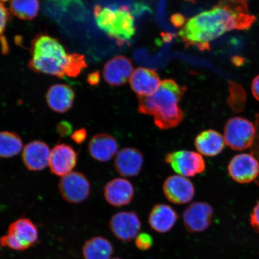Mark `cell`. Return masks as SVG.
I'll return each instance as SVG.
<instances>
[{
  "instance_id": "obj_36",
  "label": "cell",
  "mask_w": 259,
  "mask_h": 259,
  "mask_svg": "<svg viewBox=\"0 0 259 259\" xmlns=\"http://www.w3.org/2000/svg\"><path fill=\"white\" fill-rule=\"evenodd\" d=\"M186 1H190V2H193L195 1V0H186Z\"/></svg>"
},
{
  "instance_id": "obj_32",
  "label": "cell",
  "mask_w": 259,
  "mask_h": 259,
  "mask_svg": "<svg viewBox=\"0 0 259 259\" xmlns=\"http://www.w3.org/2000/svg\"><path fill=\"white\" fill-rule=\"evenodd\" d=\"M170 21L175 27L179 28L182 27L184 23H185L186 18L182 14H176L171 15Z\"/></svg>"
},
{
  "instance_id": "obj_23",
  "label": "cell",
  "mask_w": 259,
  "mask_h": 259,
  "mask_svg": "<svg viewBox=\"0 0 259 259\" xmlns=\"http://www.w3.org/2000/svg\"><path fill=\"white\" fill-rule=\"evenodd\" d=\"M113 253L112 243L102 236L90 239L82 247L84 259H110Z\"/></svg>"
},
{
  "instance_id": "obj_14",
  "label": "cell",
  "mask_w": 259,
  "mask_h": 259,
  "mask_svg": "<svg viewBox=\"0 0 259 259\" xmlns=\"http://www.w3.org/2000/svg\"><path fill=\"white\" fill-rule=\"evenodd\" d=\"M104 196L106 202L113 206L127 205L134 198V187L125 178H115L106 184Z\"/></svg>"
},
{
  "instance_id": "obj_8",
  "label": "cell",
  "mask_w": 259,
  "mask_h": 259,
  "mask_svg": "<svg viewBox=\"0 0 259 259\" xmlns=\"http://www.w3.org/2000/svg\"><path fill=\"white\" fill-rule=\"evenodd\" d=\"M90 183L85 175L79 171H72L61 178L58 189L66 202L77 204L89 198Z\"/></svg>"
},
{
  "instance_id": "obj_17",
  "label": "cell",
  "mask_w": 259,
  "mask_h": 259,
  "mask_svg": "<svg viewBox=\"0 0 259 259\" xmlns=\"http://www.w3.org/2000/svg\"><path fill=\"white\" fill-rule=\"evenodd\" d=\"M133 72L131 61L124 56L113 58L105 65L103 77L110 85L118 87L127 83Z\"/></svg>"
},
{
  "instance_id": "obj_34",
  "label": "cell",
  "mask_w": 259,
  "mask_h": 259,
  "mask_svg": "<svg viewBox=\"0 0 259 259\" xmlns=\"http://www.w3.org/2000/svg\"><path fill=\"white\" fill-rule=\"evenodd\" d=\"M89 82L92 85H95L98 84L100 81V74L98 72L90 74L89 76Z\"/></svg>"
},
{
  "instance_id": "obj_19",
  "label": "cell",
  "mask_w": 259,
  "mask_h": 259,
  "mask_svg": "<svg viewBox=\"0 0 259 259\" xmlns=\"http://www.w3.org/2000/svg\"><path fill=\"white\" fill-rule=\"evenodd\" d=\"M178 220L176 210L164 203H157L151 209L148 224L153 231L164 234L171 231Z\"/></svg>"
},
{
  "instance_id": "obj_21",
  "label": "cell",
  "mask_w": 259,
  "mask_h": 259,
  "mask_svg": "<svg viewBox=\"0 0 259 259\" xmlns=\"http://www.w3.org/2000/svg\"><path fill=\"white\" fill-rule=\"evenodd\" d=\"M75 94L69 86L56 84L50 87L47 94V104L53 111L64 113L72 108Z\"/></svg>"
},
{
  "instance_id": "obj_33",
  "label": "cell",
  "mask_w": 259,
  "mask_h": 259,
  "mask_svg": "<svg viewBox=\"0 0 259 259\" xmlns=\"http://www.w3.org/2000/svg\"><path fill=\"white\" fill-rule=\"evenodd\" d=\"M251 93L255 99L259 102V74L255 76L251 83Z\"/></svg>"
},
{
  "instance_id": "obj_22",
  "label": "cell",
  "mask_w": 259,
  "mask_h": 259,
  "mask_svg": "<svg viewBox=\"0 0 259 259\" xmlns=\"http://www.w3.org/2000/svg\"><path fill=\"white\" fill-rule=\"evenodd\" d=\"M225 145L223 136L213 129L200 132L194 139L196 150L200 154L206 157H215L221 154Z\"/></svg>"
},
{
  "instance_id": "obj_31",
  "label": "cell",
  "mask_w": 259,
  "mask_h": 259,
  "mask_svg": "<svg viewBox=\"0 0 259 259\" xmlns=\"http://www.w3.org/2000/svg\"><path fill=\"white\" fill-rule=\"evenodd\" d=\"M250 222L252 228L259 233V200L251 213Z\"/></svg>"
},
{
  "instance_id": "obj_12",
  "label": "cell",
  "mask_w": 259,
  "mask_h": 259,
  "mask_svg": "<svg viewBox=\"0 0 259 259\" xmlns=\"http://www.w3.org/2000/svg\"><path fill=\"white\" fill-rule=\"evenodd\" d=\"M77 159L78 154L72 146L59 144L51 151L49 166L52 174L63 177L72 172Z\"/></svg>"
},
{
  "instance_id": "obj_29",
  "label": "cell",
  "mask_w": 259,
  "mask_h": 259,
  "mask_svg": "<svg viewBox=\"0 0 259 259\" xmlns=\"http://www.w3.org/2000/svg\"><path fill=\"white\" fill-rule=\"evenodd\" d=\"M56 130L61 138H66L73 134V126L67 121H61L58 123Z\"/></svg>"
},
{
  "instance_id": "obj_7",
  "label": "cell",
  "mask_w": 259,
  "mask_h": 259,
  "mask_svg": "<svg viewBox=\"0 0 259 259\" xmlns=\"http://www.w3.org/2000/svg\"><path fill=\"white\" fill-rule=\"evenodd\" d=\"M164 161L170 165L175 172L186 178L202 174L206 169L202 155L192 151L171 152L165 156Z\"/></svg>"
},
{
  "instance_id": "obj_37",
  "label": "cell",
  "mask_w": 259,
  "mask_h": 259,
  "mask_svg": "<svg viewBox=\"0 0 259 259\" xmlns=\"http://www.w3.org/2000/svg\"><path fill=\"white\" fill-rule=\"evenodd\" d=\"M8 1V0H0V2Z\"/></svg>"
},
{
  "instance_id": "obj_16",
  "label": "cell",
  "mask_w": 259,
  "mask_h": 259,
  "mask_svg": "<svg viewBox=\"0 0 259 259\" xmlns=\"http://www.w3.org/2000/svg\"><path fill=\"white\" fill-rule=\"evenodd\" d=\"M144 163V155L137 148H125L118 152L115 159V168L124 177L137 176Z\"/></svg>"
},
{
  "instance_id": "obj_24",
  "label": "cell",
  "mask_w": 259,
  "mask_h": 259,
  "mask_svg": "<svg viewBox=\"0 0 259 259\" xmlns=\"http://www.w3.org/2000/svg\"><path fill=\"white\" fill-rule=\"evenodd\" d=\"M23 142L14 132H0V158L14 157L21 153Z\"/></svg>"
},
{
  "instance_id": "obj_9",
  "label": "cell",
  "mask_w": 259,
  "mask_h": 259,
  "mask_svg": "<svg viewBox=\"0 0 259 259\" xmlns=\"http://www.w3.org/2000/svg\"><path fill=\"white\" fill-rule=\"evenodd\" d=\"M230 177L239 184H248L256 180L259 176V162L252 154L235 155L228 165Z\"/></svg>"
},
{
  "instance_id": "obj_30",
  "label": "cell",
  "mask_w": 259,
  "mask_h": 259,
  "mask_svg": "<svg viewBox=\"0 0 259 259\" xmlns=\"http://www.w3.org/2000/svg\"><path fill=\"white\" fill-rule=\"evenodd\" d=\"M87 130L85 128H80L74 131L72 135L71 138L72 141L75 142L77 144H82L85 141L87 138Z\"/></svg>"
},
{
  "instance_id": "obj_26",
  "label": "cell",
  "mask_w": 259,
  "mask_h": 259,
  "mask_svg": "<svg viewBox=\"0 0 259 259\" xmlns=\"http://www.w3.org/2000/svg\"><path fill=\"white\" fill-rule=\"evenodd\" d=\"M135 245L139 250H148L153 245V238L147 233H142L136 237Z\"/></svg>"
},
{
  "instance_id": "obj_38",
  "label": "cell",
  "mask_w": 259,
  "mask_h": 259,
  "mask_svg": "<svg viewBox=\"0 0 259 259\" xmlns=\"http://www.w3.org/2000/svg\"><path fill=\"white\" fill-rule=\"evenodd\" d=\"M113 259H121V258H113Z\"/></svg>"
},
{
  "instance_id": "obj_35",
  "label": "cell",
  "mask_w": 259,
  "mask_h": 259,
  "mask_svg": "<svg viewBox=\"0 0 259 259\" xmlns=\"http://www.w3.org/2000/svg\"><path fill=\"white\" fill-rule=\"evenodd\" d=\"M172 38H173V35L169 33H167L166 34L163 35V41L164 42H167H167H169L171 40H172Z\"/></svg>"
},
{
  "instance_id": "obj_3",
  "label": "cell",
  "mask_w": 259,
  "mask_h": 259,
  "mask_svg": "<svg viewBox=\"0 0 259 259\" xmlns=\"http://www.w3.org/2000/svg\"><path fill=\"white\" fill-rule=\"evenodd\" d=\"M172 79L164 80L155 92L149 96L138 97V112L153 116L155 126L160 130H169L183 121L184 112L178 103L186 92Z\"/></svg>"
},
{
  "instance_id": "obj_2",
  "label": "cell",
  "mask_w": 259,
  "mask_h": 259,
  "mask_svg": "<svg viewBox=\"0 0 259 259\" xmlns=\"http://www.w3.org/2000/svg\"><path fill=\"white\" fill-rule=\"evenodd\" d=\"M29 67L35 72L58 77H76L87 67L85 57L69 54L56 38L40 34L31 44Z\"/></svg>"
},
{
  "instance_id": "obj_11",
  "label": "cell",
  "mask_w": 259,
  "mask_h": 259,
  "mask_svg": "<svg viewBox=\"0 0 259 259\" xmlns=\"http://www.w3.org/2000/svg\"><path fill=\"white\" fill-rule=\"evenodd\" d=\"M109 228L119 240L130 242L136 238L141 231L142 223L135 212L122 211L112 217Z\"/></svg>"
},
{
  "instance_id": "obj_10",
  "label": "cell",
  "mask_w": 259,
  "mask_h": 259,
  "mask_svg": "<svg viewBox=\"0 0 259 259\" xmlns=\"http://www.w3.org/2000/svg\"><path fill=\"white\" fill-rule=\"evenodd\" d=\"M213 215V209L210 204L204 202H193L184 211V226L191 234L205 231L211 224Z\"/></svg>"
},
{
  "instance_id": "obj_28",
  "label": "cell",
  "mask_w": 259,
  "mask_h": 259,
  "mask_svg": "<svg viewBox=\"0 0 259 259\" xmlns=\"http://www.w3.org/2000/svg\"><path fill=\"white\" fill-rule=\"evenodd\" d=\"M255 128H256V135H255V141L251 148V154L257 158L259 162V112L255 116ZM255 184L259 189V176L256 180L255 181Z\"/></svg>"
},
{
  "instance_id": "obj_27",
  "label": "cell",
  "mask_w": 259,
  "mask_h": 259,
  "mask_svg": "<svg viewBox=\"0 0 259 259\" xmlns=\"http://www.w3.org/2000/svg\"><path fill=\"white\" fill-rule=\"evenodd\" d=\"M10 18H11V16H10L8 10L3 5V3L0 2V41L5 45V44L2 41H5L3 34H4L6 27L9 23Z\"/></svg>"
},
{
  "instance_id": "obj_25",
  "label": "cell",
  "mask_w": 259,
  "mask_h": 259,
  "mask_svg": "<svg viewBox=\"0 0 259 259\" xmlns=\"http://www.w3.org/2000/svg\"><path fill=\"white\" fill-rule=\"evenodd\" d=\"M10 11L19 19L30 20L37 15L39 3L38 0H11Z\"/></svg>"
},
{
  "instance_id": "obj_5",
  "label": "cell",
  "mask_w": 259,
  "mask_h": 259,
  "mask_svg": "<svg viewBox=\"0 0 259 259\" xmlns=\"http://www.w3.org/2000/svg\"><path fill=\"white\" fill-rule=\"evenodd\" d=\"M36 225L27 218L19 219L9 225L7 234L0 238V245L16 251H25L38 241Z\"/></svg>"
},
{
  "instance_id": "obj_20",
  "label": "cell",
  "mask_w": 259,
  "mask_h": 259,
  "mask_svg": "<svg viewBox=\"0 0 259 259\" xmlns=\"http://www.w3.org/2000/svg\"><path fill=\"white\" fill-rule=\"evenodd\" d=\"M130 83L132 90L138 96L144 97L153 95L161 82L155 70L139 67L132 73Z\"/></svg>"
},
{
  "instance_id": "obj_13",
  "label": "cell",
  "mask_w": 259,
  "mask_h": 259,
  "mask_svg": "<svg viewBox=\"0 0 259 259\" xmlns=\"http://www.w3.org/2000/svg\"><path fill=\"white\" fill-rule=\"evenodd\" d=\"M163 190L166 199L177 205L192 201L195 194L192 181L179 175L167 177L164 181Z\"/></svg>"
},
{
  "instance_id": "obj_6",
  "label": "cell",
  "mask_w": 259,
  "mask_h": 259,
  "mask_svg": "<svg viewBox=\"0 0 259 259\" xmlns=\"http://www.w3.org/2000/svg\"><path fill=\"white\" fill-rule=\"evenodd\" d=\"M256 128L255 124L241 116L228 119L224 128L226 145L234 151L251 149L253 145Z\"/></svg>"
},
{
  "instance_id": "obj_18",
  "label": "cell",
  "mask_w": 259,
  "mask_h": 259,
  "mask_svg": "<svg viewBox=\"0 0 259 259\" xmlns=\"http://www.w3.org/2000/svg\"><path fill=\"white\" fill-rule=\"evenodd\" d=\"M117 141L112 135L101 133L93 136L90 139L88 150L93 159L100 162H107L118 153Z\"/></svg>"
},
{
  "instance_id": "obj_15",
  "label": "cell",
  "mask_w": 259,
  "mask_h": 259,
  "mask_svg": "<svg viewBox=\"0 0 259 259\" xmlns=\"http://www.w3.org/2000/svg\"><path fill=\"white\" fill-rule=\"evenodd\" d=\"M50 154V148L47 143L35 140L25 146L22 158L25 166L29 170L40 171L48 166Z\"/></svg>"
},
{
  "instance_id": "obj_1",
  "label": "cell",
  "mask_w": 259,
  "mask_h": 259,
  "mask_svg": "<svg viewBox=\"0 0 259 259\" xmlns=\"http://www.w3.org/2000/svg\"><path fill=\"white\" fill-rule=\"evenodd\" d=\"M256 18L248 14L247 0H223L212 9L189 19L179 32L187 46L209 50V42L226 32L250 29Z\"/></svg>"
},
{
  "instance_id": "obj_4",
  "label": "cell",
  "mask_w": 259,
  "mask_h": 259,
  "mask_svg": "<svg viewBox=\"0 0 259 259\" xmlns=\"http://www.w3.org/2000/svg\"><path fill=\"white\" fill-rule=\"evenodd\" d=\"M95 16L98 27L119 45L132 39L135 34V19L127 6L119 9L96 6Z\"/></svg>"
}]
</instances>
